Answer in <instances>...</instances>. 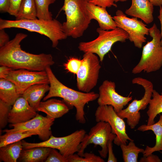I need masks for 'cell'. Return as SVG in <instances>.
Wrapping results in <instances>:
<instances>
[{"label":"cell","instance_id":"27","mask_svg":"<svg viewBox=\"0 0 162 162\" xmlns=\"http://www.w3.org/2000/svg\"><path fill=\"white\" fill-rule=\"evenodd\" d=\"M38 135L33 131H22L13 132H6L0 136V147L18 141L34 135Z\"/></svg>","mask_w":162,"mask_h":162},{"label":"cell","instance_id":"11","mask_svg":"<svg viewBox=\"0 0 162 162\" xmlns=\"http://www.w3.org/2000/svg\"><path fill=\"white\" fill-rule=\"evenodd\" d=\"M117 27L125 31L129 35L128 39L133 42L135 46L141 48L146 41V35H149V29L146 25L138 18L128 17L123 12L118 10L116 15L112 17Z\"/></svg>","mask_w":162,"mask_h":162},{"label":"cell","instance_id":"21","mask_svg":"<svg viewBox=\"0 0 162 162\" xmlns=\"http://www.w3.org/2000/svg\"><path fill=\"white\" fill-rule=\"evenodd\" d=\"M137 130L142 132L151 130L155 136V144L153 147L147 146L142 153L143 156L148 155L157 151L162 150V114L160 115L158 121L152 124H142L139 127Z\"/></svg>","mask_w":162,"mask_h":162},{"label":"cell","instance_id":"33","mask_svg":"<svg viewBox=\"0 0 162 162\" xmlns=\"http://www.w3.org/2000/svg\"><path fill=\"white\" fill-rule=\"evenodd\" d=\"M45 162H68L67 158L64 157L56 149L51 148Z\"/></svg>","mask_w":162,"mask_h":162},{"label":"cell","instance_id":"19","mask_svg":"<svg viewBox=\"0 0 162 162\" xmlns=\"http://www.w3.org/2000/svg\"><path fill=\"white\" fill-rule=\"evenodd\" d=\"M87 9L91 20H96L101 29L110 30L117 27L112 17L108 13L106 8L95 5L88 1Z\"/></svg>","mask_w":162,"mask_h":162},{"label":"cell","instance_id":"20","mask_svg":"<svg viewBox=\"0 0 162 162\" xmlns=\"http://www.w3.org/2000/svg\"><path fill=\"white\" fill-rule=\"evenodd\" d=\"M48 83L33 85L27 89L21 95L25 98L30 105L36 111L40 100L45 93L49 91L50 86Z\"/></svg>","mask_w":162,"mask_h":162},{"label":"cell","instance_id":"5","mask_svg":"<svg viewBox=\"0 0 162 162\" xmlns=\"http://www.w3.org/2000/svg\"><path fill=\"white\" fill-rule=\"evenodd\" d=\"M149 35L152 40L143 47L140 61L134 67L132 73L134 74L142 71L147 73L156 71L162 67V47L160 31L154 23L149 28Z\"/></svg>","mask_w":162,"mask_h":162},{"label":"cell","instance_id":"28","mask_svg":"<svg viewBox=\"0 0 162 162\" xmlns=\"http://www.w3.org/2000/svg\"><path fill=\"white\" fill-rule=\"evenodd\" d=\"M130 141L128 145L123 144L120 146L124 161L137 162L139 154L142 153L144 150L136 146L134 140Z\"/></svg>","mask_w":162,"mask_h":162},{"label":"cell","instance_id":"7","mask_svg":"<svg viewBox=\"0 0 162 162\" xmlns=\"http://www.w3.org/2000/svg\"><path fill=\"white\" fill-rule=\"evenodd\" d=\"M86 133L84 130L80 129L63 137H56L52 135L48 140L39 143H30L23 140L22 141L23 147V149L37 147L54 148L58 149L62 155L67 158L79 151Z\"/></svg>","mask_w":162,"mask_h":162},{"label":"cell","instance_id":"14","mask_svg":"<svg viewBox=\"0 0 162 162\" xmlns=\"http://www.w3.org/2000/svg\"><path fill=\"white\" fill-rule=\"evenodd\" d=\"M54 118L44 117L37 113L34 118L21 123L10 124V126L13 127L10 129H5L4 132H13L22 131H33L37 132L40 139L46 141L52 135L51 126L54 123Z\"/></svg>","mask_w":162,"mask_h":162},{"label":"cell","instance_id":"17","mask_svg":"<svg viewBox=\"0 0 162 162\" xmlns=\"http://www.w3.org/2000/svg\"><path fill=\"white\" fill-rule=\"evenodd\" d=\"M154 6L149 0H132L130 7L125 11L127 15L140 19L148 24L154 20Z\"/></svg>","mask_w":162,"mask_h":162},{"label":"cell","instance_id":"12","mask_svg":"<svg viewBox=\"0 0 162 162\" xmlns=\"http://www.w3.org/2000/svg\"><path fill=\"white\" fill-rule=\"evenodd\" d=\"M95 116L97 122L103 121L109 124L112 133L116 135L113 142L116 145L126 144L128 140H133L126 133L125 123L123 119L118 115L112 106H99L95 112Z\"/></svg>","mask_w":162,"mask_h":162},{"label":"cell","instance_id":"25","mask_svg":"<svg viewBox=\"0 0 162 162\" xmlns=\"http://www.w3.org/2000/svg\"><path fill=\"white\" fill-rule=\"evenodd\" d=\"M152 98L150 100L146 112L148 117L147 124L148 125L154 124L155 118L158 114L162 113V92L160 94L153 89Z\"/></svg>","mask_w":162,"mask_h":162},{"label":"cell","instance_id":"13","mask_svg":"<svg viewBox=\"0 0 162 162\" xmlns=\"http://www.w3.org/2000/svg\"><path fill=\"white\" fill-rule=\"evenodd\" d=\"M2 78L6 79L14 83L17 93L20 95L33 85L43 83L49 84L46 70L34 71L25 69H13Z\"/></svg>","mask_w":162,"mask_h":162},{"label":"cell","instance_id":"36","mask_svg":"<svg viewBox=\"0 0 162 162\" xmlns=\"http://www.w3.org/2000/svg\"><path fill=\"white\" fill-rule=\"evenodd\" d=\"M112 141V140H109L107 144L108 153V154L107 161L108 162H116L117 161V159L113 153Z\"/></svg>","mask_w":162,"mask_h":162},{"label":"cell","instance_id":"2","mask_svg":"<svg viewBox=\"0 0 162 162\" xmlns=\"http://www.w3.org/2000/svg\"><path fill=\"white\" fill-rule=\"evenodd\" d=\"M45 70L48 77L50 88L48 93L44 98L43 100L53 97L62 98L66 103L75 108L76 120L80 123H85V106L89 102L98 99L99 94L93 92H82L68 88L58 80L50 67H47Z\"/></svg>","mask_w":162,"mask_h":162},{"label":"cell","instance_id":"40","mask_svg":"<svg viewBox=\"0 0 162 162\" xmlns=\"http://www.w3.org/2000/svg\"><path fill=\"white\" fill-rule=\"evenodd\" d=\"M11 68L5 65H1L0 67V78H3L11 70Z\"/></svg>","mask_w":162,"mask_h":162},{"label":"cell","instance_id":"44","mask_svg":"<svg viewBox=\"0 0 162 162\" xmlns=\"http://www.w3.org/2000/svg\"><path fill=\"white\" fill-rule=\"evenodd\" d=\"M88 1H92V0H88Z\"/></svg>","mask_w":162,"mask_h":162},{"label":"cell","instance_id":"8","mask_svg":"<svg viewBox=\"0 0 162 162\" xmlns=\"http://www.w3.org/2000/svg\"><path fill=\"white\" fill-rule=\"evenodd\" d=\"M132 82L133 84L140 85L144 88V95L141 99H134L126 108L117 113L122 118H126L128 125L131 129H133L140 121L141 118L140 111L145 109L148 104L154 89L151 82L142 77L135 78L132 80Z\"/></svg>","mask_w":162,"mask_h":162},{"label":"cell","instance_id":"34","mask_svg":"<svg viewBox=\"0 0 162 162\" xmlns=\"http://www.w3.org/2000/svg\"><path fill=\"white\" fill-rule=\"evenodd\" d=\"M22 0H9L10 6L8 13L10 15L16 16Z\"/></svg>","mask_w":162,"mask_h":162},{"label":"cell","instance_id":"6","mask_svg":"<svg viewBox=\"0 0 162 162\" xmlns=\"http://www.w3.org/2000/svg\"><path fill=\"white\" fill-rule=\"evenodd\" d=\"M96 31L99 34L97 38L90 41L80 42L78 48L84 53L91 52L97 55L100 62L103 61L114 44L117 42H125L129 38L128 33L118 27L110 30H104L99 27Z\"/></svg>","mask_w":162,"mask_h":162},{"label":"cell","instance_id":"3","mask_svg":"<svg viewBox=\"0 0 162 162\" xmlns=\"http://www.w3.org/2000/svg\"><path fill=\"white\" fill-rule=\"evenodd\" d=\"M10 28L24 29L44 35L51 41L53 48L57 46L59 40L65 39L68 37L63 30L62 24L55 19L46 20L37 18L12 20L0 19V29Z\"/></svg>","mask_w":162,"mask_h":162},{"label":"cell","instance_id":"32","mask_svg":"<svg viewBox=\"0 0 162 162\" xmlns=\"http://www.w3.org/2000/svg\"><path fill=\"white\" fill-rule=\"evenodd\" d=\"M82 59L74 57H71L64 64L66 70L68 72L76 74L81 65Z\"/></svg>","mask_w":162,"mask_h":162},{"label":"cell","instance_id":"37","mask_svg":"<svg viewBox=\"0 0 162 162\" xmlns=\"http://www.w3.org/2000/svg\"><path fill=\"white\" fill-rule=\"evenodd\" d=\"M161 161L159 157L152 153L146 156H143L140 158V162H160Z\"/></svg>","mask_w":162,"mask_h":162},{"label":"cell","instance_id":"10","mask_svg":"<svg viewBox=\"0 0 162 162\" xmlns=\"http://www.w3.org/2000/svg\"><path fill=\"white\" fill-rule=\"evenodd\" d=\"M116 137V135L112 133L111 126L108 122L103 121L97 122L96 125L91 128L88 134H85L77 154L82 157L87 146L93 144L101 147V149L99 150L98 152L102 158H105L108 154V142L110 140L113 141Z\"/></svg>","mask_w":162,"mask_h":162},{"label":"cell","instance_id":"15","mask_svg":"<svg viewBox=\"0 0 162 162\" xmlns=\"http://www.w3.org/2000/svg\"><path fill=\"white\" fill-rule=\"evenodd\" d=\"M98 103L99 106L110 105L115 112H119L123 110L132 99L129 95L124 97L117 92L115 83L111 81L105 80L99 88Z\"/></svg>","mask_w":162,"mask_h":162},{"label":"cell","instance_id":"16","mask_svg":"<svg viewBox=\"0 0 162 162\" xmlns=\"http://www.w3.org/2000/svg\"><path fill=\"white\" fill-rule=\"evenodd\" d=\"M36 111L21 95L13 105L9 113L8 122L15 124L26 122L35 116L38 113Z\"/></svg>","mask_w":162,"mask_h":162},{"label":"cell","instance_id":"18","mask_svg":"<svg viewBox=\"0 0 162 162\" xmlns=\"http://www.w3.org/2000/svg\"><path fill=\"white\" fill-rule=\"evenodd\" d=\"M73 107L63 100L51 99L40 102L37 111L46 113L47 118L55 119L62 117Z\"/></svg>","mask_w":162,"mask_h":162},{"label":"cell","instance_id":"43","mask_svg":"<svg viewBox=\"0 0 162 162\" xmlns=\"http://www.w3.org/2000/svg\"><path fill=\"white\" fill-rule=\"evenodd\" d=\"M128 0H113L114 2L115 3L118 2H126Z\"/></svg>","mask_w":162,"mask_h":162},{"label":"cell","instance_id":"4","mask_svg":"<svg viewBox=\"0 0 162 162\" xmlns=\"http://www.w3.org/2000/svg\"><path fill=\"white\" fill-rule=\"evenodd\" d=\"M88 0H64L61 10L64 12L66 21L62 24L67 36L76 38L81 37L91 22L87 9Z\"/></svg>","mask_w":162,"mask_h":162},{"label":"cell","instance_id":"26","mask_svg":"<svg viewBox=\"0 0 162 162\" xmlns=\"http://www.w3.org/2000/svg\"><path fill=\"white\" fill-rule=\"evenodd\" d=\"M37 9L34 0H22L16 20H34L37 18Z\"/></svg>","mask_w":162,"mask_h":162},{"label":"cell","instance_id":"9","mask_svg":"<svg viewBox=\"0 0 162 162\" xmlns=\"http://www.w3.org/2000/svg\"><path fill=\"white\" fill-rule=\"evenodd\" d=\"M100 62L95 54L84 53L76 74L77 86L79 91L89 92L96 86L101 67Z\"/></svg>","mask_w":162,"mask_h":162},{"label":"cell","instance_id":"41","mask_svg":"<svg viewBox=\"0 0 162 162\" xmlns=\"http://www.w3.org/2000/svg\"><path fill=\"white\" fill-rule=\"evenodd\" d=\"M158 18L159 19L160 24L161 26V32H160V35L161 36V44L162 47V6L160 7L159 14L158 16Z\"/></svg>","mask_w":162,"mask_h":162},{"label":"cell","instance_id":"38","mask_svg":"<svg viewBox=\"0 0 162 162\" xmlns=\"http://www.w3.org/2000/svg\"><path fill=\"white\" fill-rule=\"evenodd\" d=\"M9 41V35L4 29H0V47L4 46Z\"/></svg>","mask_w":162,"mask_h":162},{"label":"cell","instance_id":"42","mask_svg":"<svg viewBox=\"0 0 162 162\" xmlns=\"http://www.w3.org/2000/svg\"><path fill=\"white\" fill-rule=\"evenodd\" d=\"M154 6H162V0H149Z\"/></svg>","mask_w":162,"mask_h":162},{"label":"cell","instance_id":"1","mask_svg":"<svg viewBox=\"0 0 162 162\" xmlns=\"http://www.w3.org/2000/svg\"><path fill=\"white\" fill-rule=\"evenodd\" d=\"M27 36L22 33L0 48V65L14 70L25 69L34 71L45 70L47 67L54 63L50 54H34L22 50L20 43Z\"/></svg>","mask_w":162,"mask_h":162},{"label":"cell","instance_id":"23","mask_svg":"<svg viewBox=\"0 0 162 162\" xmlns=\"http://www.w3.org/2000/svg\"><path fill=\"white\" fill-rule=\"evenodd\" d=\"M23 149L21 140L0 147V161L17 162Z\"/></svg>","mask_w":162,"mask_h":162},{"label":"cell","instance_id":"22","mask_svg":"<svg viewBox=\"0 0 162 162\" xmlns=\"http://www.w3.org/2000/svg\"><path fill=\"white\" fill-rule=\"evenodd\" d=\"M51 148L37 147L22 150L19 159L23 162H40L45 161Z\"/></svg>","mask_w":162,"mask_h":162},{"label":"cell","instance_id":"39","mask_svg":"<svg viewBox=\"0 0 162 162\" xmlns=\"http://www.w3.org/2000/svg\"><path fill=\"white\" fill-rule=\"evenodd\" d=\"M10 6L9 0H0V12H8Z\"/></svg>","mask_w":162,"mask_h":162},{"label":"cell","instance_id":"31","mask_svg":"<svg viewBox=\"0 0 162 162\" xmlns=\"http://www.w3.org/2000/svg\"><path fill=\"white\" fill-rule=\"evenodd\" d=\"M12 106L0 100V128H4L8 122V116Z\"/></svg>","mask_w":162,"mask_h":162},{"label":"cell","instance_id":"30","mask_svg":"<svg viewBox=\"0 0 162 162\" xmlns=\"http://www.w3.org/2000/svg\"><path fill=\"white\" fill-rule=\"evenodd\" d=\"M68 162H104L100 157L93 153H84L81 157L77 154H73L67 158Z\"/></svg>","mask_w":162,"mask_h":162},{"label":"cell","instance_id":"35","mask_svg":"<svg viewBox=\"0 0 162 162\" xmlns=\"http://www.w3.org/2000/svg\"><path fill=\"white\" fill-rule=\"evenodd\" d=\"M88 1L95 5L105 8L110 7L112 6L116 8L117 7L113 0H88Z\"/></svg>","mask_w":162,"mask_h":162},{"label":"cell","instance_id":"24","mask_svg":"<svg viewBox=\"0 0 162 162\" xmlns=\"http://www.w3.org/2000/svg\"><path fill=\"white\" fill-rule=\"evenodd\" d=\"M20 96L14 83L6 79L0 78V100L13 106Z\"/></svg>","mask_w":162,"mask_h":162},{"label":"cell","instance_id":"29","mask_svg":"<svg viewBox=\"0 0 162 162\" xmlns=\"http://www.w3.org/2000/svg\"><path fill=\"white\" fill-rule=\"evenodd\" d=\"M56 0H34L36 4L37 18L45 20L52 19V14L49 10V6Z\"/></svg>","mask_w":162,"mask_h":162}]
</instances>
